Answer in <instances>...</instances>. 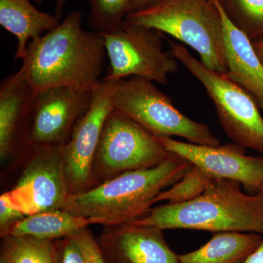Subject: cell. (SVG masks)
<instances>
[{"label":"cell","mask_w":263,"mask_h":263,"mask_svg":"<svg viewBox=\"0 0 263 263\" xmlns=\"http://www.w3.org/2000/svg\"><path fill=\"white\" fill-rule=\"evenodd\" d=\"M83 15L71 12L50 32L29 43L22 68L36 91L72 86L93 89L107 57L104 38L85 30Z\"/></svg>","instance_id":"6da1fadb"},{"label":"cell","mask_w":263,"mask_h":263,"mask_svg":"<svg viewBox=\"0 0 263 263\" xmlns=\"http://www.w3.org/2000/svg\"><path fill=\"white\" fill-rule=\"evenodd\" d=\"M240 186L239 182L232 180L214 179L196 198L153 208L130 222L162 230L245 232L263 235V197L243 193Z\"/></svg>","instance_id":"7a4b0ae2"},{"label":"cell","mask_w":263,"mask_h":263,"mask_svg":"<svg viewBox=\"0 0 263 263\" xmlns=\"http://www.w3.org/2000/svg\"><path fill=\"white\" fill-rule=\"evenodd\" d=\"M192 164L170 153L161 163L119 175L69 197L62 210L102 226L130 222L148 214L156 197L182 178Z\"/></svg>","instance_id":"3957f363"},{"label":"cell","mask_w":263,"mask_h":263,"mask_svg":"<svg viewBox=\"0 0 263 263\" xmlns=\"http://www.w3.org/2000/svg\"><path fill=\"white\" fill-rule=\"evenodd\" d=\"M125 21L172 36L197 52L209 68L228 72L222 23L212 0H159L128 13Z\"/></svg>","instance_id":"277c9868"},{"label":"cell","mask_w":263,"mask_h":263,"mask_svg":"<svg viewBox=\"0 0 263 263\" xmlns=\"http://www.w3.org/2000/svg\"><path fill=\"white\" fill-rule=\"evenodd\" d=\"M167 41L169 53L205 88L227 136L235 144L263 153V117L255 100L227 74L203 65L182 44Z\"/></svg>","instance_id":"5b68a950"},{"label":"cell","mask_w":263,"mask_h":263,"mask_svg":"<svg viewBox=\"0 0 263 263\" xmlns=\"http://www.w3.org/2000/svg\"><path fill=\"white\" fill-rule=\"evenodd\" d=\"M114 110L127 116L157 137H181L195 144L219 146L206 124L193 121L175 106L153 81L130 77L118 81L112 94Z\"/></svg>","instance_id":"8992f818"},{"label":"cell","mask_w":263,"mask_h":263,"mask_svg":"<svg viewBox=\"0 0 263 263\" xmlns=\"http://www.w3.org/2000/svg\"><path fill=\"white\" fill-rule=\"evenodd\" d=\"M169 155L155 135L114 109L104 124L95 155L94 187L124 173L157 165Z\"/></svg>","instance_id":"52a82bcc"},{"label":"cell","mask_w":263,"mask_h":263,"mask_svg":"<svg viewBox=\"0 0 263 263\" xmlns=\"http://www.w3.org/2000/svg\"><path fill=\"white\" fill-rule=\"evenodd\" d=\"M100 34L110 66L105 79L119 81L136 76L167 84L168 76L178 70L177 60L164 51L158 31L124 21L115 32Z\"/></svg>","instance_id":"ba28073f"},{"label":"cell","mask_w":263,"mask_h":263,"mask_svg":"<svg viewBox=\"0 0 263 263\" xmlns=\"http://www.w3.org/2000/svg\"><path fill=\"white\" fill-rule=\"evenodd\" d=\"M62 145L29 147L26 164L14 187L3 193L0 202L24 215L62 210L70 196L64 170Z\"/></svg>","instance_id":"9c48e42d"},{"label":"cell","mask_w":263,"mask_h":263,"mask_svg":"<svg viewBox=\"0 0 263 263\" xmlns=\"http://www.w3.org/2000/svg\"><path fill=\"white\" fill-rule=\"evenodd\" d=\"M118 81L105 78L95 86L91 106L76 124L70 140L62 146L64 170L70 196L94 187L95 155L104 124L114 110L112 94Z\"/></svg>","instance_id":"30bf717a"},{"label":"cell","mask_w":263,"mask_h":263,"mask_svg":"<svg viewBox=\"0 0 263 263\" xmlns=\"http://www.w3.org/2000/svg\"><path fill=\"white\" fill-rule=\"evenodd\" d=\"M92 98L93 89L72 86L37 91L27 149L34 146L67 143L76 124L91 106Z\"/></svg>","instance_id":"8fae6325"},{"label":"cell","mask_w":263,"mask_h":263,"mask_svg":"<svg viewBox=\"0 0 263 263\" xmlns=\"http://www.w3.org/2000/svg\"><path fill=\"white\" fill-rule=\"evenodd\" d=\"M157 138L167 152L197 166L213 179L237 181L252 193H257L262 184L263 157L246 155L245 147L234 143L223 146H202L176 141L170 137Z\"/></svg>","instance_id":"7c38bea8"},{"label":"cell","mask_w":263,"mask_h":263,"mask_svg":"<svg viewBox=\"0 0 263 263\" xmlns=\"http://www.w3.org/2000/svg\"><path fill=\"white\" fill-rule=\"evenodd\" d=\"M108 263H180L163 230L131 222L105 226L97 238Z\"/></svg>","instance_id":"4fadbf2b"},{"label":"cell","mask_w":263,"mask_h":263,"mask_svg":"<svg viewBox=\"0 0 263 263\" xmlns=\"http://www.w3.org/2000/svg\"><path fill=\"white\" fill-rule=\"evenodd\" d=\"M37 91L21 67L0 84V157L24 154Z\"/></svg>","instance_id":"5bb4252c"},{"label":"cell","mask_w":263,"mask_h":263,"mask_svg":"<svg viewBox=\"0 0 263 263\" xmlns=\"http://www.w3.org/2000/svg\"><path fill=\"white\" fill-rule=\"evenodd\" d=\"M212 1L222 23L227 76L247 91L263 110V64L253 41L230 18L221 0Z\"/></svg>","instance_id":"9a60e30c"},{"label":"cell","mask_w":263,"mask_h":263,"mask_svg":"<svg viewBox=\"0 0 263 263\" xmlns=\"http://www.w3.org/2000/svg\"><path fill=\"white\" fill-rule=\"evenodd\" d=\"M61 22L57 15L37 9L30 0H0V24L18 41L14 60H23L29 43Z\"/></svg>","instance_id":"2e32d148"},{"label":"cell","mask_w":263,"mask_h":263,"mask_svg":"<svg viewBox=\"0 0 263 263\" xmlns=\"http://www.w3.org/2000/svg\"><path fill=\"white\" fill-rule=\"evenodd\" d=\"M262 240L257 233H216L200 248L179 254L180 263H243Z\"/></svg>","instance_id":"e0dca14e"},{"label":"cell","mask_w":263,"mask_h":263,"mask_svg":"<svg viewBox=\"0 0 263 263\" xmlns=\"http://www.w3.org/2000/svg\"><path fill=\"white\" fill-rule=\"evenodd\" d=\"M95 224H99V221L92 218L72 215L65 210L47 211L26 216L12 227L5 236L27 235L41 239L56 240Z\"/></svg>","instance_id":"ac0fdd59"},{"label":"cell","mask_w":263,"mask_h":263,"mask_svg":"<svg viewBox=\"0 0 263 263\" xmlns=\"http://www.w3.org/2000/svg\"><path fill=\"white\" fill-rule=\"evenodd\" d=\"M53 240L6 235L2 238L0 257L8 263H53Z\"/></svg>","instance_id":"d6986e66"},{"label":"cell","mask_w":263,"mask_h":263,"mask_svg":"<svg viewBox=\"0 0 263 263\" xmlns=\"http://www.w3.org/2000/svg\"><path fill=\"white\" fill-rule=\"evenodd\" d=\"M90 11L88 21L95 32L104 34L115 32L122 27L130 13L133 0H88Z\"/></svg>","instance_id":"ffe728a7"},{"label":"cell","mask_w":263,"mask_h":263,"mask_svg":"<svg viewBox=\"0 0 263 263\" xmlns=\"http://www.w3.org/2000/svg\"><path fill=\"white\" fill-rule=\"evenodd\" d=\"M214 179L205 171L192 164L181 179L156 197L155 204L161 201H168V203L190 201L203 193Z\"/></svg>","instance_id":"44dd1931"},{"label":"cell","mask_w":263,"mask_h":263,"mask_svg":"<svg viewBox=\"0 0 263 263\" xmlns=\"http://www.w3.org/2000/svg\"><path fill=\"white\" fill-rule=\"evenodd\" d=\"M236 10L245 18L243 32L253 38L263 35V0H235Z\"/></svg>","instance_id":"7402d4cb"},{"label":"cell","mask_w":263,"mask_h":263,"mask_svg":"<svg viewBox=\"0 0 263 263\" xmlns=\"http://www.w3.org/2000/svg\"><path fill=\"white\" fill-rule=\"evenodd\" d=\"M53 263H84L82 251L72 235L53 240Z\"/></svg>","instance_id":"603a6c76"},{"label":"cell","mask_w":263,"mask_h":263,"mask_svg":"<svg viewBox=\"0 0 263 263\" xmlns=\"http://www.w3.org/2000/svg\"><path fill=\"white\" fill-rule=\"evenodd\" d=\"M72 235L82 251L84 263H108L97 238L88 227L81 228Z\"/></svg>","instance_id":"cb8c5ba5"},{"label":"cell","mask_w":263,"mask_h":263,"mask_svg":"<svg viewBox=\"0 0 263 263\" xmlns=\"http://www.w3.org/2000/svg\"><path fill=\"white\" fill-rule=\"evenodd\" d=\"M23 213L0 202V235L5 236L10 228L25 217Z\"/></svg>","instance_id":"d4e9b609"},{"label":"cell","mask_w":263,"mask_h":263,"mask_svg":"<svg viewBox=\"0 0 263 263\" xmlns=\"http://www.w3.org/2000/svg\"><path fill=\"white\" fill-rule=\"evenodd\" d=\"M243 263H263V240L258 248L252 252Z\"/></svg>","instance_id":"484cf974"},{"label":"cell","mask_w":263,"mask_h":263,"mask_svg":"<svg viewBox=\"0 0 263 263\" xmlns=\"http://www.w3.org/2000/svg\"><path fill=\"white\" fill-rule=\"evenodd\" d=\"M159 0H133L130 12L146 8L147 6L157 3Z\"/></svg>","instance_id":"4316f807"},{"label":"cell","mask_w":263,"mask_h":263,"mask_svg":"<svg viewBox=\"0 0 263 263\" xmlns=\"http://www.w3.org/2000/svg\"><path fill=\"white\" fill-rule=\"evenodd\" d=\"M68 0H56V15L61 19L63 16L64 9Z\"/></svg>","instance_id":"83f0119b"},{"label":"cell","mask_w":263,"mask_h":263,"mask_svg":"<svg viewBox=\"0 0 263 263\" xmlns=\"http://www.w3.org/2000/svg\"><path fill=\"white\" fill-rule=\"evenodd\" d=\"M254 48L263 64V37L253 42Z\"/></svg>","instance_id":"f1b7e54d"},{"label":"cell","mask_w":263,"mask_h":263,"mask_svg":"<svg viewBox=\"0 0 263 263\" xmlns=\"http://www.w3.org/2000/svg\"><path fill=\"white\" fill-rule=\"evenodd\" d=\"M259 195H262L263 197V183L261 185L260 187H259L258 191H257V193Z\"/></svg>","instance_id":"f546056e"},{"label":"cell","mask_w":263,"mask_h":263,"mask_svg":"<svg viewBox=\"0 0 263 263\" xmlns=\"http://www.w3.org/2000/svg\"><path fill=\"white\" fill-rule=\"evenodd\" d=\"M0 263H8L6 262V261L5 260V259H3V258H1L0 257Z\"/></svg>","instance_id":"4dcf8cb0"},{"label":"cell","mask_w":263,"mask_h":263,"mask_svg":"<svg viewBox=\"0 0 263 263\" xmlns=\"http://www.w3.org/2000/svg\"><path fill=\"white\" fill-rule=\"evenodd\" d=\"M34 2H36V3H42L43 0H34Z\"/></svg>","instance_id":"1f68e13d"}]
</instances>
